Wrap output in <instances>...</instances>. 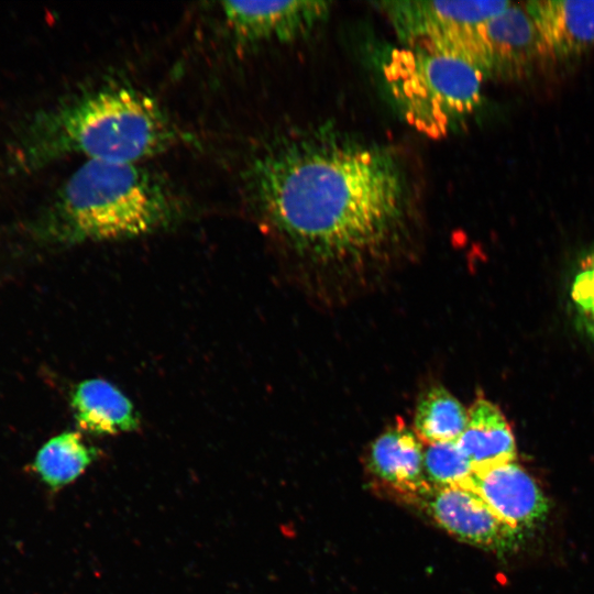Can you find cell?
Listing matches in <instances>:
<instances>
[{
	"label": "cell",
	"mask_w": 594,
	"mask_h": 594,
	"mask_svg": "<svg viewBox=\"0 0 594 594\" xmlns=\"http://www.w3.org/2000/svg\"><path fill=\"white\" fill-rule=\"evenodd\" d=\"M473 472L457 440L430 443L424 450V474L431 487L464 485Z\"/></svg>",
	"instance_id": "16"
},
{
	"label": "cell",
	"mask_w": 594,
	"mask_h": 594,
	"mask_svg": "<svg viewBox=\"0 0 594 594\" xmlns=\"http://www.w3.org/2000/svg\"><path fill=\"white\" fill-rule=\"evenodd\" d=\"M571 300L580 324L594 338V252L580 263L571 285Z\"/></svg>",
	"instance_id": "17"
},
{
	"label": "cell",
	"mask_w": 594,
	"mask_h": 594,
	"mask_svg": "<svg viewBox=\"0 0 594 594\" xmlns=\"http://www.w3.org/2000/svg\"><path fill=\"white\" fill-rule=\"evenodd\" d=\"M383 74L406 121L431 138L447 135L479 107L485 79L466 59L424 45L394 48Z\"/></svg>",
	"instance_id": "4"
},
{
	"label": "cell",
	"mask_w": 594,
	"mask_h": 594,
	"mask_svg": "<svg viewBox=\"0 0 594 594\" xmlns=\"http://www.w3.org/2000/svg\"><path fill=\"white\" fill-rule=\"evenodd\" d=\"M455 55L484 75H507L543 55L536 25L527 10L510 4L491 18L459 45Z\"/></svg>",
	"instance_id": "8"
},
{
	"label": "cell",
	"mask_w": 594,
	"mask_h": 594,
	"mask_svg": "<svg viewBox=\"0 0 594 594\" xmlns=\"http://www.w3.org/2000/svg\"><path fill=\"white\" fill-rule=\"evenodd\" d=\"M468 411L444 387L433 386L419 398L413 429L422 442L458 440L465 429Z\"/></svg>",
	"instance_id": "15"
},
{
	"label": "cell",
	"mask_w": 594,
	"mask_h": 594,
	"mask_svg": "<svg viewBox=\"0 0 594 594\" xmlns=\"http://www.w3.org/2000/svg\"><path fill=\"white\" fill-rule=\"evenodd\" d=\"M190 141L155 97L108 82L34 114L15 141L13 157L16 167L29 172L69 155L142 162Z\"/></svg>",
	"instance_id": "2"
},
{
	"label": "cell",
	"mask_w": 594,
	"mask_h": 594,
	"mask_svg": "<svg viewBox=\"0 0 594 594\" xmlns=\"http://www.w3.org/2000/svg\"><path fill=\"white\" fill-rule=\"evenodd\" d=\"M512 4L509 1H381L403 45L438 46L483 24Z\"/></svg>",
	"instance_id": "6"
},
{
	"label": "cell",
	"mask_w": 594,
	"mask_h": 594,
	"mask_svg": "<svg viewBox=\"0 0 594 594\" xmlns=\"http://www.w3.org/2000/svg\"><path fill=\"white\" fill-rule=\"evenodd\" d=\"M455 539L486 550L504 553L520 542L522 531L501 517L470 487L429 486L404 501Z\"/></svg>",
	"instance_id": "5"
},
{
	"label": "cell",
	"mask_w": 594,
	"mask_h": 594,
	"mask_svg": "<svg viewBox=\"0 0 594 594\" xmlns=\"http://www.w3.org/2000/svg\"><path fill=\"white\" fill-rule=\"evenodd\" d=\"M78 427L92 435H118L140 427V415L131 400L101 378L80 382L72 394Z\"/></svg>",
	"instance_id": "12"
},
{
	"label": "cell",
	"mask_w": 594,
	"mask_h": 594,
	"mask_svg": "<svg viewBox=\"0 0 594 594\" xmlns=\"http://www.w3.org/2000/svg\"><path fill=\"white\" fill-rule=\"evenodd\" d=\"M504 521L522 531L540 522L548 501L534 477L517 462L475 469L464 484Z\"/></svg>",
	"instance_id": "9"
},
{
	"label": "cell",
	"mask_w": 594,
	"mask_h": 594,
	"mask_svg": "<svg viewBox=\"0 0 594 594\" xmlns=\"http://www.w3.org/2000/svg\"><path fill=\"white\" fill-rule=\"evenodd\" d=\"M188 202L142 162L86 161L54 195L37 230L63 245L141 238L178 223Z\"/></svg>",
	"instance_id": "3"
},
{
	"label": "cell",
	"mask_w": 594,
	"mask_h": 594,
	"mask_svg": "<svg viewBox=\"0 0 594 594\" xmlns=\"http://www.w3.org/2000/svg\"><path fill=\"white\" fill-rule=\"evenodd\" d=\"M219 11L232 38L242 46H254L304 38L327 21L331 2L221 1Z\"/></svg>",
	"instance_id": "7"
},
{
	"label": "cell",
	"mask_w": 594,
	"mask_h": 594,
	"mask_svg": "<svg viewBox=\"0 0 594 594\" xmlns=\"http://www.w3.org/2000/svg\"><path fill=\"white\" fill-rule=\"evenodd\" d=\"M99 453L79 432L65 431L41 447L31 466L41 482L56 492L77 480Z\"/></svg>",
	"instance_id": "14"
},
{
	"label": "cell",
	"mask_w": 594,
	"mask_h": 594,
	"mask_svg": "<svg viewBox=\"0 0 594 594\" xmlns=\"http://www.w3.org/2000/svg\"><path fill=\"white\" fill-rule=\"evenodd\" d=\"M424 450V442L400 419L372 442L366 469L382 490L404 502L429 487Z\"/></svg>",
	"instance_id": "10"
},
{
	"label": "cell",
	"mask_w": 594,
	"mask_h": 594,
	"mask_svg": "<svg viewBox=\"0 0 594 594\" xmlns=\"http://www.w3.org/2000/svg\"><path fill=\"white\" fill-rule=\"evenodd\" d=\"M538 31L543 55L568 57L594 45V1L540 0L525 8Z\"/></svg>",
	"instance_id": "11"
},
{
	"label": "cell",
	"mask_w": 594,
	"mask_h": 594,
	"mask_svg": "<svg viewBox=\"0 0 594 594\" xmlns=\"http://www.w3.org/2000/svg\"><path fill=\"white\" fill-rule=\"evenodd\" d=\"M457 441L474 470L516 458L515 438L507 419L495 404L483 397L472 404L465 429Z\"/></svg>",
	"instance_id": "13"
},
{
	"label": "cell",
	"mask_w": 594,
	"mask_h": 594,
	"mask_svg": "<svg viewBox=\"0 0 594 594\" xmlns=\"http://www.w3.org/2000/svg\"><path fill=\"white\" fill-rule=\"evenodd\" d=\"M242 185L267 231L330 279L389 266L420 228L421 191L406 155L330 122L265 136L243 165Z\"/></svg>",
	"instance_id": "1"
}]
</instances>
